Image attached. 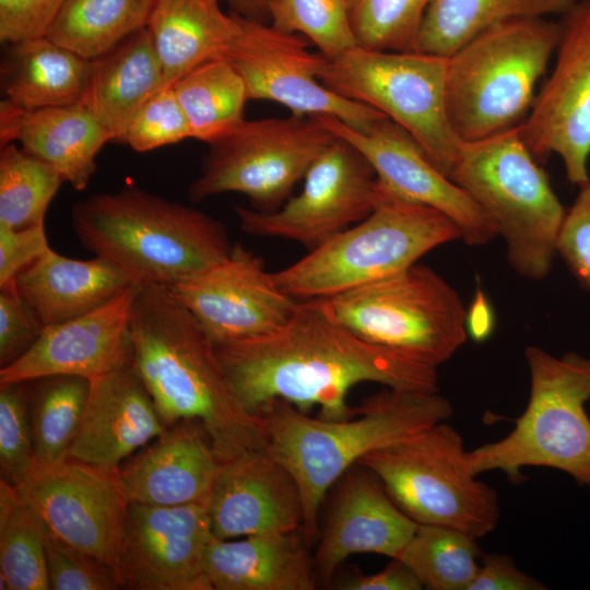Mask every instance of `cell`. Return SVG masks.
Masks as SVG:
<instances>
[{"label":"cell","instance_id":"obj_1","mask_svg":"<svg viewBox=\"0 0 590 590\" xmlns=\"http://www.w3.org/2000/svg\"><path fill=\"white\" fill-rule=\"evenodd\" d=\"M214 347L236 397L255 415L281 399L305 413L318 405L322 418H347L357 412L349 392L362 382L438 391L437 367L362 340L320 298L299 303L273 333Z\"/></svg>","mask_w":590,"mask_h":590},{"label":"cell","instance_id":"obj_2","mask_svg":"<svg viewBox=\"0 0 590 590\" xmlns=\"http://www.w3.org/2000/svg\"><path fill=\"white\" fill-rule=\"evenodd\" d=\"M130 330L132 365L166 426L201 422L222 463L266 449L260 416L240 403L214 343L167 286L138 287Z\"/></svg>","mask_w":590,"mask_h":590},{"label":"cell","instance_id":"obj_3","mask_svg":"<svg viewBox=\"0 0 590 590\" xmlns=\"http://www.w3.org/2000/svg\"><path fill=\"white\" fill-rule=\"evenodd\" d=\"M341 420L311 417L285 400L262 408L266 450L294 477L302 498V535L319 538L320 507L343 474L367 453L448 420L453 412L438 391L388 388Z\"/></svg>","mask_w":590,"mask_h":590},{"label":"cell","instance_id":"obj_4","mask_svg":"<svg viewBox=\"0 0 590 590\" xmlns=\"http://www.w3.org/2000/svg\"><path fill=\"white\" fill-rule=\"evenodd\" d=\"M71 222L85 249L138 287L169 286L225 259L233 248L219 220L137 186L75 202Z\"/></svg>","mask_w":590,"mask_h":590},{"label":"cell","instance_id":"obj_5","mask_svg":"<svg viewBox=\"0 0 590 590\" xmlns=\"http://www.w3.org/2000/svg\"><path fill=\"white\" fill-rule=\"evenodd\" d=\"M449 177L503 236L510 267L523 278L544 279L557 253L566 212L520 125L462 141Z\"/></svg>","mask_w":590,"mask_h":590},{"label":"cell","instance_id":"obj_6","mask_svg":"<svg viewBox=\"0 0 590 590\" xmlns=\"http://www.w3.org/2000/svg\"><path fill=\"white\" fill-rule=\"evenodd\" d=\"M562 36L546 17L508 21L448 57L446 103L458 138L473 141L519 126Z\"/></svg>","mask_w":590,"mask_h":590},{"label":"cell","instance_id":"obj_7","mask_svg":"<svg viewBox=\"0 0 590 590\" xmlns=\"http://www.w3.org/2000/svg\"><path fill=\"white\" fill-rule=\"evenodd\" d=\"M530 394L512 430L502 439L467 451L473 474L500 470L512 481L521 469L546 467L590 487V358L569 352L555 357L541 347L524 349Z\"/></svg>","mask_w":590,"mask_h":590},{"label":"cell","instance_id":"obj_8","mask_svg":"<svg viewBox=\"0 0 590 590\" xmlns=\"http://www.w3.org/2000/svg\"><path fill=\"white\" fill-rule=\"evenodd\" d=\"M459 238L460 229L441 212L384 190L367 217L273 275L294 299L326 298L398 273Z\"/></svg>","mask_w":590,"mask_h":590},{"label":"cell","instance_id":"obj_9","mask_svg":"<svg viewBox=\"0 0 590 590\" xmlns=\"http://www.w3.org/2000/svg\"><path fill=\"white\" fill-rule=\"evenodd\" d=\"M392 500L417 524L452 528L480 539L498 524V494L475 479L463 439L439 422L364 456Z\"/></svg>","mask_w":590,"mask_h":590},{"label":"cell","instance_id":"obj_10","mask_svg":"<svg viewBox=\"0 0 590 590\" xmlns=\"http://www.w3.org/2000/svg\"><path fill=\"white\" fill-rule=\"evenodd\" d=\"M362 340L438 367L467 341V309L457 291L424 264L320 298Z\"/></svg>","mask_w":590,"mask_h":590},{"label":"cell","instance_id":"obj_11","mask_svg":"<svg viewBox=\"0 0 590 590\" xmlns=\"http://www.w3.org/2000/svg\"><path fill=\"white\" fill-rule=\"evenodd\" d=\"M447 67L448 57L355 46L335 59H324L319 80L332 92L370 106L402 127L449 177L462 140L448 117Z\"/></svg>","mask_w":590,"mask_h":590},{"label":"cell","instance_id":"obj_12","mask_svg":"<svg viewBox=\"0 0 590 590\" xmlns=\"http://www.w3.org/2000/svg\"><path fill=\"white\" fill-rule=\"evenodd\" d=\"M335 139L316 116L245 119L208 144L189 198L199 202L238 192L248 197L255 210L275 211Z\"/></svg>","mask_w":590,"mask_h":590},{"label":"cell","instance_id":"obj_13","mask_svg":"<svg viewBox=\"0 0 590 590\" xmlns=\"http://www.w3.org/2000/svg\"><path fill=\"white\" fill-rule=\"evenodd\" d=\"M382 197L366 157L337 137L306 173L298 194L272 212L244 206L235 212L246 234L293 240L310 251L367 217Z\"/></svg>","mask_w":590,"mask_h":590},{"label":"cell","instance_id":"obj_14","mask_svg":"<svg viewBox=\"0 0 590 590\" xmlns=\"http://www.w3.org/2000/svg\"><path fill=\"white\" fill-rule=\"evenodd\" d=\"M236 19L238 28L224 57L243 76L249 99L275 102L299 116H332L359 131L388 118L326 87L319 80L326 58L309 51L296 34L268 22Z\"/></svg>","mask_w":590,"mask_h":590},{"label":"cell","instance_id":"obj_15","mask_svg":"<svg viewBox=\"0 0 590 590\" xmlns=\"http://www.w3.org/2000/svg\"><path fill=\"white\" fill-rule=\"evenodd\" d=\"M16 487L52 536L108 564L118 574L129 503L115 469L66 459L37 465Z\"/></svg>","mask_w":590,"mask_h":590},{"label":"cell","instance_id":"obj_16","mask_svg":"<svg viewBox=\"0 0 590 590\" xmlns=\"http://www.w3.org/2000/svg\"><path fill=\"white\" fill-rule=\"evenodd\" d=\"M564 15L555 64L520 131L538 161L557 154L580 188L590 182V0Z\"/></svg>","mask_w":590,"mask_h":590},{"label":"cell","instance_id":"obj_17","mask_svg":"<svg viewBox=\"0 0 590 590\" xmlns=\"http://www.w3.org/2000/svg\"><path fill=\"white\" fill-rule=\"evenodd\" d=\"M214 344L273 333L298 304L252 250L236 244L229 255L169 286Z\"/></svg>","mask_w":590,"mask_h":590},{"label":"cell","instance_id":"obj_18","mask_svg":"<svg viewBox=\"0 0 590 590\" xmlns=\"http://www.w3.org/2000/svg\"><path fill=\"white\" fill-rule=\"evenodd\" d=\"M214 539L208 503H129L118 575L129 590H212L204 555Z\"/></svg>","mask_w":590,"mask_h":590},{"label":"cell","instance_id":"obj_19","mask_svg":"<svg viewBox=\"0 0 590 590\" xmlns=\"http://www.w3.org/2000/svg\"><path fill=\"white\" fill-rule=\"evenodd\" d=\"M316 117L366 157L382 189L393 198L441 212L456 223L469 246L486 245L498 235L481 208L429 161L408 131L389 118L359 131L332 116Z\"/></svg>","mask_w":590,"mask_h":590},{"label":"cell","instance_id":"obj_20","mask_svg":"<svg viewBox=\"0 0 590 590\" xmlns=\"http://www.w3.org/2000/svg\"><path fill=\"white\" fill-rule=\"evenodd\" d=\"M137 291L135 285H129L88 314L44 327L22 356L0 368V385L50 376L92 379L132 365L130 321Z\"/></svg>","mask_w":590,"mask_h":590},{"label":"cell","instance_id":"obj_21","mask_svg":"<svg viewBox=\"0 0 590 590\" xmlns=\"http://www.w3.org/2000/svg\"><path fill=\"white\" fill-rule=\"evenodd\" d=\"M208 512L219 540L296 532L303 523L298 486L266 449L222 463Z\"/></svg>","mask_w":590,"mask_h":590},{"label":"cell","instance_id":"obj_22","mask_svg":"<svg viewBox=\"0 0 590 590\" xmlns=\"http://www.w3.org/2000/svg\"><path fill=\"white\" fill-rule=\"evenodd\" d=\"M339 481L312 556L317 579L323 582H329L340 564L353 554L398 558L417 528L367 469L354 465Z\"/></svg>","mask_w":590,"mask_h":590},{"label":"cell","instance_id":"obj_23","mask_svg":"<svg viewBox=\"0 0 590 590\" xmlns=\"http://www.w3.org/2000/svg\"><path fill=\"white\" fill-rule=\"evenodd\" d=\"M221 467L202 423L181 420L115 471L128 503L173 506L208 503Z\"/></svg>","mask_w":590,"mask_h":590},{"label":"cell","instance_id":"obj_24","mask_svg":"<svg viewBox=\"0 0 590 590\" xmlns=\"http://www.w3.org/2000/svg\"><path fill=\"white\" fill-rule=\"evenodd\" d=\"M166 427L142 379L128 365L90 379L85 410L67 459L116 469Z\"/></svg>","mask_w":590,"mask_h":590},{"label":"cell","instance_id":"obj_25","mask_svg":"<svg viewBox=\"0 0 590 590\" xmlns=\"http://www.w3.org/2000/svg\"><path fill=\"white\" fill-rule=\"evenodd\" d=\"M108 141L109 132L83 104L23 109L0 102V148L19 143L51 164L76 191L87 187Z\"/></svg>","mask_w":590,"mask_h":590},{"label":"cell","instance_id":"obj_26","mask_svg":"<svg viewBox=\"0 0 590 590\" xmlns=\"http://www.w3.org/2000/svg\"><path fill=\"white\" fill-rule=\"evenodd\" d=\"M296 532L219 540L206 547L204 571L212 590H314V558Z\"/></svg>","mask_w":590,"mask_h":590},{"label":"cell","instance_id":"obj_27","mask_svg":"<svg viewBox=\"0 0 590 590\" xmlns=\"http://www.w3.org/2000/svg\"><path fill=\"white\" fill-rule=\"evenodd\" d=\"M129 285L106 260H80L49 248L15 278L14 286L44 327L62 323L105 305Z\"/></svg>","mask_w":590,"mask_h":590},{"label":"cell","instance_id":"obj_28","mask_svg":"<svg viewBox=\"0 0 590 590\" xmlns=\"http://www.w3.org/2000/svg\"><path fill=\"white\" fill-rule=\"evenodd\" d=\"M162 66L145 27L91 60L82 104L121 141L139 109L165 88Z\"/></svg>","mask_w":590,"mask_h":590},{"label":"cell","instance_id":"obj_29","mask_svg":"<svg viewBox=\"0 0 590 590\" xmlns=\"http://www.w3.org/2000/svg\"><path fill=\"white\" fill-rule=\"evenodd\" d=\"M91 60L47 36L3 44L0 86L23 109L82 104Z\"/></svg>","mask_w":590,"mask_h":590},{"label":"cell","instance_id":"obj_30","mask_svg":"<svg viewBox=\"0 0 590 590\" xmlns=\"http://www.w3.org/2000/svg\"><path fill=\"white\" fill-rule=\"evenodd\" d=\"M220 0H154L148 20L165 86L201 63L224 57L236 35V15Z\"/></svg>","mask_w":590,"mask_h":590},{"label":"cell","instance_id":"obj_31","mask_svg":"<svg viewBox=\"0 0 590 590\" xmlns=\"http://www.w3.org/2000/svg\"><path fill=\"white\" fill-rule=\"evenodd\" d=\"M578 0H432L415 51L449 57L487 28L514 20L567 13Z\"/></svg>","mask_w":590,"mask_h":590},{"label":"cell","instance_id":"obj_32","mask_svg":"<svg viewBox=\"0 0 590 590\" xmlns=\"http://www.w3.org/2000/svg\"><path fill=\"white\" fill-rule=\"evenodd\" d=\"M187 117L191 138L206 144L238 127L249 101L246 83L225 57L196 67L172 85Z\"/></svg>","mask_w":590,"mask_h":590},{"label":"cell","instance_id":"obj_33","mask_svg":"<svg viewBox=\"0 0 590 590\" xmlns=\"http://www.w3.org/2000/svg\"><path fill=\"white\" fill-rule=\"evenodd\" d=\"M154 0H66L46 35L92 60L143 28Z\"/></svg>","mask_w":590,"mask_h":590},{"label":"cell","instance_id":"obj_34","mask_svg":"<svg viewBox=\"0 0 590 590\" xmlns=\"http://www.w3.org/2000/svg\"><path fill=\"white\" fill-rule=\"evenodd\" d=\"M28 411L37 465L67 459L85 410L90 379L50 376L27 382Z\"/></svg>","mask_w":590,"mask_h":590},{"label":"cell","instance_id":"obj_35","mask_svg":"<svg viewBox=\"0 0 590 590\" xmlns=\"http://www.w3.org/2000/svg\"><path fill=\"white\" fill-rule=\"evenodd\" d=\"M0 589L49 590L43 527L16 486L0 481Z\"/></svg>","mask_w":590,"mask_h":590},{"label":"cell","instance_id":"obj_36","mask_svg":"<svg viewBox=\"0 0 590 590\" xmlns=\"http://www.w3.org/2000/svg\"><path fill=\"white\" fill-rule=\"evenodd\" d=\"M476 538L435 524H417L399 559L430 590H469L483 555Z\"/></svg>","mask_w":590,"mask_h":590},{"label":"cell","instance_id":"obj_37","mask_svg":"<svg viewBox=\"0 0 590 590\" xmlns=\"http://www.w3.org/2000/svg\"><path fill=\"white\" fill-rule=\"evenodd\" d=\"M64 182L48 162L16 143L0 151V227L25 228L45 224L47 209Z\"/></svg>","mask_w":590,"mask_h":590},{"label":"cell","instance_id":"obj_38","mask_svg":"<svg viewBox=\"0 0 590 590\" xmlns=\"http://www.w3.org/2000/svg\"><path fill=\"white\" fill-rule=\"evenodd\" d=\"M269 23L288 34H304L331 60L357 46L347 0H273Z\"/></svg>","mask_w":590,"mask_h":590},{"label":"cell","instance_id":"obj_39","mask_svg":"<svg viewBox=\"0 0 590 590\" xmlns=\"http://www.w3.org/2000/svg\"><path fill=\"white\" fill-rule=\"evenodd\" d=\"M432 0H350L357 46L384 51H415L417 34Z\"/></svg>","mask_w":590,"mask_h":590},{"label":"cell","instance_id":"obj_40","mask_svg":"<svg viewBox=\"0 0 590 590\" xmlns=\"http://www.w3.org/2000/svg\"><path fill=\"white\" fill-rule=\"evenodd\" d=\"M36 467L27 382L0 385L1 480L20 486Z\"/></svg>","mask_w":590,"mask_h":590},{"label":"cell","instance_id":"obj_41","mask_svg":"<svg viewBox=\"0 0 590 590\" xmlns=\"http://www.w3.org/2000/svg\"><path fill=\"white\" fill-rule=\"evenodd\" d=\"M191 138L187 117L172 86L155 93L135 114L120 142L148 152Z\"/></svg>","mask_w":590,"mask_h":590},{"label":"cell","instance_id":"obj_42","mask_svg":"<svg viewBox=\"0 0 590 590\" xmlns=\"http://www.w3.org/2000/svg\"><path fill=\"white\" fill-rule=\"evenodd\" d=\"M43 530L47 574L51 590L122 589L121 580L111 566L62 543L44 527Z\"/></svg>","mask_w":590,"mask_h":590},{"label":"cell","instance_id":"obj_43","mask_svg":"<svg viewBox=\"0 0 590 590\" xmlns=\"http://www.w3.org/2000/svg\"><path fill=\"white\" fill-rule=\"evenodd\" d=\"M44 329L14 284L0 288V367L22 356Z\"/></svg>","mask_w":590,"mask_h":590},{"label":"cell","instance_id":"obj_44","mask_svg":"<svg viewBox=\"0 0 590 590\" xmlns=\"http://www.w3.org/2000/svg\"><path fill=\"white\" fill-rule=\"evenodd\" d=\"M556 252L579 283L590 292V182L580 191L562 223Z\"/></svg>","mask_w":590,"mask_h":590},{"label":"cell","instance_id":"obj_45","mask_svg":"<svg viewBox=\"0 0 590 590\" xmlns=\"http://www.w3.org/2000/svg\"><path fill=\"white\" fill-rule=\"evenodd\" d=\"M66 0H0V42L45 36Z\"/></svg>","mask_w":590,"mask_h":590},{"label":"cell","instance_id":"obj_46","mask_svg":"<svg viewBox=\"0 0 590 590\" xmlns=\"http://www.w3.org/2000/svg\"><path fill=\"white\" fill-rule=\"evenodd\" d=\"M50 248L45 224L0 227V288L14 284L15 278Z\"/></svg>","mask_w":590,"mask_h":590},{"label":"cell","instance_id":"obj_47","mask_svg":"<svg viewBox=\"0 0 590 590\" xmlns=\"http://www.w3.org/2000/svg\"><path fill=\"white\" fill-rule=\"evenodd\" d=\"M544 583L522 571L505 554L482 555V565L469 590H544Z\"/></svg>","mask_w":590,"mask_h":590},{"label":"cell","instance_id":"obj_48","mask_svg":"<svg viewBox=\"0 0 590 590\" xmlns=\"http://www.w3.org/2000/svg\"><path fill=\"white\" fill-rule=\"evenodd\" d=\"M341 589L346 590H421L423 585L415 574L399 558L380 571L371 575H354L343 581Z\"/></svg>","mask_w":590,"mask_h":590},{"label":"cell","instance_id":"obj_49","mask_svg":"<svg viewBox=\"0 0 590 590\" xmlns=\"http://www.w3.org/2000/svg\"><path fill=\"white\" fill-rule=\"evenodd\" d=\"M467 332L476 342L487 340L494 330V312L481 288H477L474 300L467 310Z\"/></svg>","mask_w":590,"mask_h":590},{"label":"cell","instance_id":"obj_50","mask_svg":"<svg viewBox=\"0 0 590 590\" xmlns=\"http://www.w3.org/2000/svg\"><path fill=\"white\" fill-rule=\"evenodd\" d=\"M225 2L229 8V13L238 16L268 22L269 10L273 0H220Z\"/></svg>","mask_w":590,"mask_h":590},{"label":"cell","instance_id":"obj_51","mask_svg":"<svg viewBox=\"0 0 590 590\" xmlns=\"http://www.w3.org/2000/svg\"><path fill=\"white\" fill-rule=\"evenodd\" d=\"M347 1H350V0H347Z\"/></svg>","mask_w":590,"mask_h":590}]
</instances>
